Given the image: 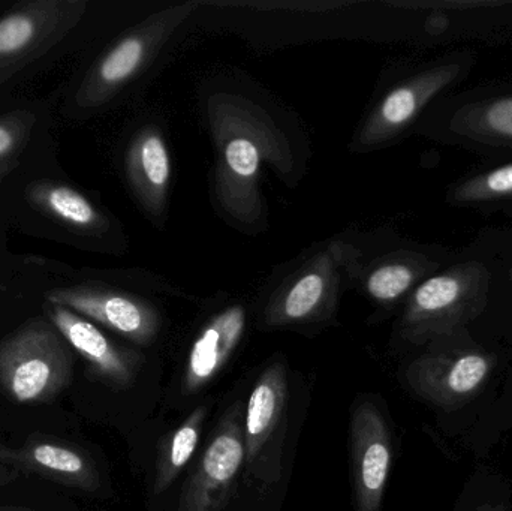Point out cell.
<instances>
[{
	"label": "cell",
	"mask_w": 512,
	"mask_h": 511,
	"mask_svg": "<svg viewBox=\"0 0 512 511\" xmlns=\"http://www.w3.org/2000/svg\"><path fill=\"white\" fill-rule=\"evenodd\" d=\"M207 119L218 153L216 201L234 221L255 225L264 212L259 191L262 162L283 176L294 170L288 137L264 108L239 93H213Z\"/></svg>",
	"instance_id": "obj_1"
},
{
	"label": "cell",
	"mask_w": 512,
	"mask_h": 511,
	"mask_svg": "<svg viewBox=\"0 0 512 511\" xmlns=\"http://www.w3.org/2000/svg\"><path fill=\"white\" fill-rule=\"evenodd\" d=\"M496 254V227H486L435 275L415 288L397 321L403 342L426 347L469 329L486 314Z\"/></svg>",
	"instance_id": "obj_2"
},
{
	"label": "cell",
	"mask_w": 512,
	"mask_h": 511,
	"mask_svg": "<svg viewBox=\"0 0 512 511\" xmlns=\"http://www.w3.org/2000/svg\"><path fill=\"white\" fill-rule=\"evenodd\" d=\"M477 63V51L459 48L403 72L364 120L358 134V150L379 149L417 131L433 105L460 90Z\"/></svg>",
	"instance_id": "obj_3"
},
{
	"label": "cell",
	"mask_w": 512,
	"mask_h": 511,
	"mask_svg": "<svg viewBox=\"0 0 512 511\" xmlns=\"http://www.w3.org/2000/svg\"><path fill=\"white\" fill-rule=\"evenodd\" d=\"M417 132L484 162L512 159V77L451 93L433 105Z\"/></svg>",
	"instance_id": "obj_4"
},
{
	"label": "cell",
	"mask_w": 512,
	"mask_h": 511,
	"mask_svg": "<svg viewBox=\"0 0 512 511\" xmlns=\"http://www.w3.org/2000/svg\"><path fill=\"white\" fill-rule=\"evenodd\" d=\"M74 377V351L45 317L0 341V390L20 405L54 401Z\"/></svg>",
	"instance_id": "obj_5"
},
{
	"label": "cell",
	"mask_w": 512,
	"mask_h": 511,
	"mask_svg": "<svg viewBox=\"0 0 512 511\" xmlns=\"http://www.w3.org/2000/svg\"><path fill=\"white\" fill-rule=\"evenodd\" d=\"M363 257V249L352 243H328L277 288L265 308V324L301 326L330 317L343 288L363 276Z\"/></svg>",
	"instance_id": "obj_6"
},
{
	"label": "cell",
	"mask_w": 512,
	"mask_h": 511,
	"mask_svg": "<svg viewBox=\"0 0 512 511\" xmlns=\"http://www.w3.org/2000/svg\"><path fill=\"white\" fill-rule=\"evenodd\" d=\"M426 347V353L409 363L406 384L423 401L442 410H459L477 398L498 365L496 354L477 344L469 329Z\"/></svg>",
	"instance_id": "obj_7"
},
{
	"label": "cell",
	"mask_w": 512,
	"mask_h": 511,
	"mask_svg": "<svg viewBox=\"0 0 512 511\" xmlns=\"http://www.w3.org/2000/svg\"><path fill=\"white\" fill-rule=\"evenodd\" d=\"M385 5L408 18L411 38L426 47L512 42V0H400Z\"/></svg>",
	"instance_id": "obj_8"
},
{
	"label": "cell",
	"mask_w": 512,
	"mask_h": 511,
	"mask_svg": "<svg viewBox=\"0 0 512 511\" xmlns=\"http://www.w3.org/2000/svg\"><path fill=\"white\" fill-rule=\"evenodd\" d=\"M197 6V2L179 3L132 27L87 71L75 92V104L93 110L110 102L155 60Z\"/></svg>",
	"instance_id": "obj_9"
},
{
	"label": "cell",
	"mask_w": 512,
	"mask_h": 511,
	"mask_svg": "<svg viewBox=\"0 0 512 511\" xmlns=\"http://www.w3.org/2000/svg\"><path fill=\"white\" fill-rule=\"evenodd\" d=\"M86 0H30L0 17V86L63 41L86 14Z\"/></svg>",
	"instance_id": "obj_10"
},
{
	"label": "cell",
	"mask_w": 512,
	"mask_h": 511,
	"mask_svg": "<svg viewBox=\"0 0 512 511\" xmlns=\"http://www.w3.org/2000/svg\"><path fill=\"white\" fill-rule=\"evenodd\" d=\"M288 375L285 363H271L256 380L245 414V471L270 486L280 477V453L286 431Z\"/></svg>",
	"instance_id": "obj_11"
},
{
	"label": "cell",
	"mask_w": 512,
	"mask_h": 511,
	"mask_svg": "<svg viewBox=\"0 0 512 511\" xmlns=\"http://www.w3.org/2000/svg\"><path fill=\"white\" fill-rule=\"evenodd\" d=\"M245 414L242 402L225 411L209 446L180 494L177 511H222L245 468Z\"/></svg>",
	"instance_id": "obj_12"
},
{
	"label": "cell",
	"mask_w": 512,
	"mask_h": 511,
	"mask_svg": "<svg viewBox=\"0 0 512 511\" xmlns=\"http://www.w3.org/2000/svg\"><path fill=\"white\" fill-rule=\"evenodd\" d=\"M45 302L65 306L138 345H150L161 330V317L146 299L104 284L54 288Z\"/></svg>",
	"instance_id": "obj_13"
},
{
	"label": "cell",
	"mask_w": 512,
	"mask_h": 511,
	"mask_svg": "<svg viewBox=\"0 0 512 511\" xmlns=\"http://www.w3.org/2000/svg\"><path fill=\"white\" fill-rule=\"evenodd\" d=\"M349 438L355 507L357 511H381L393 465V434L375 402L355 405Z\"/></svg>",
	"instance_id": "obj_14"
},
{
	"label": "cell",
	"mask_w": 512,
	"mask_h": 511,
	"mask_svg": "<svg viewBox=\"0 0 512 511\" xmlns=\"http://www.w3.org/2000/svg\"><path fill=\"white\" fill-rule=\"evenodd\" d=\"M456 248L438 245H403L385 252L364 269L367 296L385 309L405 305L418 285L435 275L453 257Z\"/></svg>",
	"instance_id": "obj_15"
},
{
	"label": "cell",
	"mask_w": 512,
	"mask_h": 511,
	"mask_svg": "<svg viewBox=\"0 0 512 511\" xmlns=\"http://www.w3.org/2000/svg\"><path fill=\"white\" fill-rule=\"evenodd\" d=\"M0 464L84 492L101 486L98 467L83 449L47 435H32L21 447L0 444Z\"/></svg>",
	"instance_id": "obj_16"
},
{
	"label": "cell",
	"mask_w": 512,
	"mask_h": 511,
	"mask_svg": "<svg viewBox=\"0 0 512 511\" xmlns=\"http://www.w3.org/2000/svg\"><path fill=\"white\" fill-rule=\"evenodd\" d=\"M44 312L72 351L86 360L93 377L113 387H128L134 383L141 363L137 353L120 347L95 323L65 306L45 302Z\"/></svg>",
	"instance_id": "obj_17"
},
{
	"label": "cell",
	"mask_w": 512,
	"mask_h": 511,
	"mask_svg": "<svg viewBox=\"0 0 512 511\" xmlns=\"http://www.w3.org/2000/svg\"><path fill=\"white\" fill-rule=\"evenodd\" d=\"M246 330V311L236 305L216 314L201 330L186 360L182 390L185 395L201 392L225 368L239 347Z\"/></svg>",
	"instance_id": "obj_18"
},
{
	"label": "cell",
	"mask_w": 512,
	"mask_h": 511,
	"mask_svg": "<svg viewBox=\"0 0 512 511\" xmlns=\"http://www.w3.org/2000/svg\"><path fill=\"white\" fill-rule=\"evenodd\" d=\"M126 179L146 213L159 219L167 207L171 156L164 135L155 126L138 131L125 156Z\"/></svg>",
	"instance_id": "obj_19"
},
{
	"label": "cell",
	"mask_w": 512,
	"mask_h": 511,
	"mask_svg": "<svg viewBox=\"0 0 512 511\" xmlns=\"http://www.w3.org/2000/svg\"><path fill=\"white\" fill-rule=\"evenodd\" d=\"M445 204L484 216L504 215L512 221V159L483 162L448 185Z\"/></svg>",
	"instance_id": "obj_20"
},
{
	"label": "cell",
	"mask_w": 512,
	"mask_h": 511,
	"mask_svg": "<svg viewBox=\"0 0 512 511\" xmlns=\"http://www.w3.org/2000/svg\"><path fill=\"white\" fill-rule=\"evenodd\" d=\"M26 200L36 212L77 236H101L110 221L86 195L65 183L38 180L27 186Z\"/></svg>",
	"instance_id": "obj_21"
},
{
	"label": "cell",
	"mask_w": 512,
	"mask_h": 511,
	"mask_svg": "<svg viewBox=\"0 0 512 511\" xmlns=\"http://www.w3.org/2000/svg\"><path fill=\"white\" fill-rule=\"evenodd\" d=\"M209 408L201 405L173 432L159 452L156 464L155 497L164 494L176 482L186 465L194 458Z\"/></svg>",
	"instance_id": "obj_22"
},
{
	"label": "cell",
	"mask_w": 512,
	"mask_h": 511,
	"mask_svg": "<svg viewBox=\"0 0 512 511\" xmlns=\"http://www.w3.org/2000/svg\"><path fill=\"white\" fill-rule=\"evenodd\" d=\"M38 119L29 110L0 114V186L20 165Z\"/></svg>",
	"instance_id": "obj_23"
},
{
	"label": "cell",
	"mask_w": 512,
	"mask_h": 511,
	"mask_svg": "<svg viewBox=\"0 0 512 511\" xmlns=\"http://www.w3.org/2000/svg\"><path fill=\"white\" fill-rule=\"evenodd\" d=\"M493 312H501L512 326V221L511 224L496 227L492 287L489 305L483 318L489 317Z\"/></svg>",
	"instance_id": "obj_24"
},
{
	"label": "cell",
	"mask_w": 512,
	"mask_h": 511,
	"mask_svg": "<svg viewBox=\"0 0 512 511\" xmlns=\"http://www.w3.org/2000/svg\"><path fill=\"white\" fill-rule=\"evenodd\" d=\"M21 474L18 471L12 470V468L6 467V465L0 464V488L12 485L20 479Z\"/></svg>",
	"instance_id": "obj_25"
},
{
	"label": "cell",
	"mask_w": 512,
	"mask_h": 511,
	"mask_svg": "<svg viewBox=\"0 0 512 511\" xmlns=\"http://www.w3.org/2000/svg\"><path fill=\"white\" fill-rule=\"evenodd\" d=\"M0 511H39V510L30 509V507L2 506V504H0Z\"/></svg>",
	"instance_id": "obj_26"
},
{
	"label": "cell",
	"mask_w": 512,
	"mask_h": 511,
	"mask_svg": "<svg viewBox=\"0 0 512 511\" xmlns=\"http://www.w3.org/2000/svg\"><path fill=\"white\" fill-rule=\"evenodd\" d=\"M478 511H507V510H505V507H502V506H486V507H483V509H480Z\"/></svg>",
	"instance_id": "obj_27"
}]
</instances>
